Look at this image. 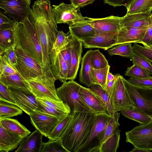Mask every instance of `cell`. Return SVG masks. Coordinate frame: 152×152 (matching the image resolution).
<instances>
[{"label":"cell","instance_id":"6da1fadb","mask_svg":"<svg viewBox=\"0 0 152 152\" xmlns=\"http://www.w3.org/2000/svg\"><path fill=\"white\" fill-rule=\"evenodd\" d=\"M28 18L34 28L41 46L44 74L53 77L50 67V55L58 31L50 1H35L31 8Z\"/></svg>","mask_w":152,"mask_h":152},{"label":"cell","instance_id":"7a4b0ae2","mask_svg":"<svg viewBox=\"0 0 152 152\" xmlns=\"http://www.w3.org/2000/svg\"><path fill=\"white\" fill-rule=\"evenodd\" d=\"M95 116L90 113H74L70 123L60 137L67 152H79L88 137Z\"/></svg>","mask_w":152,"mask_h":152},{"label":"cell","instance_id":"3957f363","mask_svg":"<svg viewBox=\"0 0 152 152\" xmlns=\"http://www.w3.org/2000/svg\"><path fill=\"white\" fill-rule=\"evenodd\" d=\"M15 47L20 48L42 66V55L39 41L28 17L18 23L14 29Z\"/></svg>","mask_w":152,"mask_h":152},{"label":"cell","instance_id":"277c9868","mask_svg":"<svg viewBox=\"0 0 152 152\" xmlns=\"http://www.w3.org/2000/svg\"><path fill=\"white\" fill-rule=\"evenodd\" d=\"M81 86L74 80L65 81L56 89L57 96L61 101L69 107L71 113L85 112L92 113L79 94Z\"/></svg>","mask_w":152,"mask_h":152},{"label":"cell","instance_id":"5b68a950","mask_svg":"<svg viewBox=\"0 0 152 152\" xmlns=\"http://www.w3.org/2000/svg\"><path fill=\"white\" fill-rule=\"evenodd\" d=\"M111 117L107 112L95 115L88 137L79 152H100L105 129Z\"/></svg>","mask_w":152,"mask_h":152},{"label":"cell","instance_id":"8992f818","mask_svg":"<svg viewBox=\"0 0 152 152\" xmlns=\"http://www.w3.org/2000/svg\"><path fill=\"white\" fill-rule=\"evenodd\" d=\"M124 80L134 109L152 118V88L134 86L124 78Z\"/></svg>","mask_w":152,"mask_h":152},{"label":"cell","instance_id":"52a82bcc","mask_svg":"<svg viewBox=\"0 0 152 152\" xmlns=\"http://www.w3.org/2000/svg\"><path fill=\"white\" fill-rule=\"evenodd\" d=\"M54 77H50L44 74L36 78L25 80L27 88L37 98H46L57 101L58 97Z\"/></svg>","mask_w":152,"mask_h":152},{"label":"cell","instance_id":"ba28073f","mask_svg":"<svg viewBox=\"0 0 152 152\" xmlns=\"http://www.w3.org/2000/svg\"><path fill=\"white\" fill-rule=\"evenodd\" d=\"M16 69L25 80L44 74L42 66L20 48H15Z\"/></svg>","mask_w":152,"mask_h":152},{"label":"cell","instance_id":"9c48e42d","mask_svg":"<svg viewBox=\"0 0 152 152\" xmlns=\"http://www.w3.org/2000/svg\"><path fill=\"white\" fill-rule=\"evenodd\" d=\"M125 134L126 142L131 143L135 148L152 151V121L135 126L126 132Z\"/></svg>","mask_w":152,"mask_h":152},{"label":"cell","instance_id":"30bf717a","mask_svg":"<svg viewBox=\"0 0 152 152\" xmlns=\"http://www.w3.org/2000/svg\"><path fill=\"white\" fill-rule=\"evenodd\" d=\"M115 79L110 102L114 113L129 109H134L125 87L124 77L119 73L115 75Z\"/></svg>","mask_w":152,"mask_h":152},{"label":"cell","instance_id":"8fae6325","mask_svg":"<svg viewBox=\"0 0 152 152\" xmlns=\"http://www.w3.org/2000/svg\"><path fill=\"white\" fill-rule=\"evenodd\" d=\"M53 10L57 24H67L69 26L86 21L80 9L72 4L62 2L58 5H53Z\"/></svg>","mask_w":152,"mask_h":152},{"label":"cell","instance_id":"7c38bea8","mask_svg":"<svg viewBox=\"0 0 152 152\" xmlns=\"http://www.w3.org/2000/svg\"><path fill=\"white\" fill-rule=\"evenodd\" d=\"M8 90L15 100L16 106L28 115L38 108V102L34 94L28 88L7 86Z\"/></svg>","mask_w":152,"mask_h":152},{"label":"cell","instance_id":"4fadbf2b","mask_svg":"<svg viewBox=\"0 0 152 152\" xmlns=\"http://www.w3.org/2000/svg\"><path fill=\"white\" fill-rule=\"evenodd\" d=\"M31 0H0V7L17 23L28 18Z\"/></svg>","mask_w":152,"mask_h":152},{"label":"cell","instance_id":"5bb4252c","mask_svg":"<svg viewBox=\"0 0 152 152\" xmlns=\"http://www.w3.org/2000/svg\"><path fill=\"white\" fill-rule=\"evenodd\" d=\"M85 17L94 27L96 33L116 36L122 26V17L111 15L102 18Z\"/></svg>","mask_w":152,"mask_h":152},{"label":"cell","instance_id":"9a60e30c","mask_svg":"<svg viewBox=\"0 0 152 152\" xmlns=\"http://www.w3.org/2000/svg\"><path fill=\"white\" fill-rule=\"evenodd\" d=\"M29 116L33 126L46 137L50 134L57 124L65 117H57L37 111L34 112Z\"/></svg>","mask_w":152,"mask_h":152},{"label":"cell","instance_id":"2e32d148","mask_svg":"<svg viewBox=\"0 0 152 152\" xmlns=\"http://www.w3.org/2000/svg\"><path fill=\"white\" fill-rule=\"evenodd\" d=\"M79 94L92 113L96 115L107 112L106 107L100 98L91 88L81 86Z\"/></svg>","mask_w":152,"mask_h":152},{"label":"cell","instance_id":"e0dca14e","mask_svg":"<svg viewBox=\"0 0 152 152\" xmlns=\"http://www.w3.org/2000/svg\"><path fill=\"white\" fill-rule=\"evenodd\" d=\"M50 62L52 74L56 80H58L62 83L67 81L69 68L60 52L52 48L50 53Z\"/></svg>","mask_w":152,"mask_h":152},{"label":"cell","instance_id":"ac0fdd59","mask_svg":"<svg viewBox=\"0 0 152 152\" xmlns=\"http://www.w3.org/2000/svg\"><path fill=\"white\" fill-rule=\"evenodd\" d=\"M148 27L134 28L122 26L116 36L115 45L126 43H139L145 34Z\"/></svg>","mask_w":152,"mask_h":152},{"label":"cell","instance_id":"d6986e66","mask_svg":"<svg viewBox=\"0 0 152 152\" xmlns=\"http://www.w3.org/2000/svg\"><path fill=\"white\" fill-rule=\"evenodd\" d=\"M71 58L67 80H74L77 77L81 58L83 44L82 41L72 36L71 40Z\"/></svg>","mask_w":152,"mask_h":152},{"label":"cell","instance_id":"ffe728a7","mask_svg":"<svg viewBox=\"0 0 152 152\" xmlns=\"http://www.w3.org/2000/svg\"><path fill=\"white\" fill-rule=\"evenodd\" d=\"M116 36L97 33L94 37L82 41L83 45L86 48H99L107 50L115 46Z\"/></svg>","mask_w":152,"mask_h":152},{"label":"cell","instance_id":"44dd1931","mask_svg":"<svg viewBox=\"0 0 152 152\" xmlns=\"http://www.w3.org/2000/svg\"><path fill=\"white\" fill-rule=\"evenodd\" d=\"M43 135L36 130L23 138L15 152H40Z\"/></svg>","mask_w":152,"mask_h":152},{"label":"cell","instance_id":"7402d4cb","mask_svg":"<svg viewBox=\"0 0 152 152\" xmlns=\"http://www.w3.org/2000/svg\"><path fill=\"white\" fill-rule=\"evenodd\" d=\"M23 138L20 136L10 131L0 125L1 152H8L16 149Z\"/></svg>","mask_w":152,"mask_h":152},{"label":"cell","instance_id":"603a6c76","mask_svg":"<svg viewBox=\"0 0 152 152\" xmlns=\"http://www.w3.org/2000/svg\"><path fill=\"white\" fill-rule=\"evenodd\" d=\"M69 28L71 36L82 42L86 39L94 37L96 33L93 26L86 20L69 26Z\"/></svg>","mask_w":152,"mask_h":152},{"label":"cell","instance_id":"cb8c5ba5","mask_svg":"<svg viewBox=\"0 0 152 152\" xmlns=\"http://www.w3.org/2000/svg\"><path fill=\"white\" fill-rule=\"evenodd\" d=\"M151 13H126L122 17V26L134 28L148 27L150 23Z\"/></svg>","mask_w":152,"mask_h":152},{"label":"cell","instance_id":"d4e9b609","mask_svg":"<svg viewBox=\"0 0 152 152\" xmlns=\"http://www.w3.org/2000/svg\"><path fill=\"white\" fill-rule=\"evenodd\" d=\"M93 50L87 51L81 59V66L79 74L80 82L88 87L94 84L91 76V58Z\"/></svg>","mask_w":152,"mask_h":152},{"label":"cell","instance_id":"484cf974","mask_svg":"<svg viewBox=\"0 0 152 152\" xmlns=\"http://www.w3.org/2000/svg\"><path fill=\"white\" fill-rule=\"evenodd\" d=\"M0 125L4 128L23 138L31 133L29 130L16 119L8 118L0 119Z\"/></svg>","mask_w":152,"mask_h":152},{"label":"cell","instance_id":"4316f807","mask_svg":"<svg viewBox=\"0 0 152 152\" xmlns=\"http://www.w3.org/2000/svg\"><path fill=\"white\" fill-rule=\"evenodd\" d=\"M126 8L128 14L151 13L152 0H134Z\"/></svg>","mask_w":152,"mask_h":152},{"label":"cell","instance_id":"83f0119b","mask_svg":"<svg viewBox=\"0 0 152 152\" xmlns=\"http://www.w3.org/2000/svg\"><path fill=\"white\" fill-rule=\"evenodd\" d=\"M110 67L109 65L104 68L99 69L91 67V78L93 84L99 85L105 91L107 82V76Z\"/></svg>","mask_w":152,"mask_h":152},{"label":"cell","instance_id":"f1b7e54d","mask_svg":"<svg viewBox=\"0 0 152 152\" xmlns=\"http://www.w3.org/2000/svg\"><path fill=\"white\" fill-rule=\"evenodd\" d=\"M14 29L0 30V55L6 49L15 46Z\"/></svg>","mask_w":152,"mask_h":152},{"label":"cell","instance_id":"f546056e","mask_svg":"<svg viewBox=\"0 0 152 152\" xmlns=\"http://www.w3.org/2000/svg\"><path fill=\"white\" fill-rule=\"evenodd\" d=\"M0 81L7 86L28 88L25 80L18 72L7 75H0Z\"/></svg>","mask_w":152,"mask_h":152},{"label":"cell","instance_id":"4dcf8cb0","mask_svg":"<svg viewBox=\"0 0 152 152\" xmlns=\"http://www.w3.org/2000/svg\"><path fill=\"white\" fill-rule=\"evenodd\" d=\"M74 114L71 113L61 119L56 125L48 138L50 140H55L60 138L70 123Z\"/></svg>","mask_w":152,"mask_h":152},{"label":"cell","instance_id":"1f68e13d","mask_svg":"<svg viewBox=\"0 0 152 152\" xmlns=\"http://www.w3.org/2000/svg\"><path fill=\"white\" fill-rule=\"evenodd\" d=\"M121 130L118 127L113 134L102 144L100 152H116L119 147Z\"/></svg>","mask_w":152,"mask_h":152},{"label":"cell","instance_id":"d6a6232c","mask_svg":"<svg viewBox=\"0 0 152 152\" xmlns=\"http://www.w3.org/2000/svg\"><path fill=\"white\" fill-rule=\"evenodd\" d=\"M107 52L110 56L119 55L131 59L134 52L132 43H126L115 45L111 49H108Z\"/></svg>","mask_w":152,"mask_h":152},{"label":"cell","instance_id":"836d02e7","mask_svg":"<svg viewBox=\"0 0 152 152\" xmlns=\"http://www.w3.org/2000/svg\"><path fill=\"white\" fill-rule=\"evenodd\" d=\"M23 111L14 104L0 101V119L22 115Z\"/></svg>","mask_w":152,"mask_h":152},{"label":"cell","instance_id":"e575fe53","mask_svg":"<svg viewBox=\"0 0 152 152\" xmlns=\"http://www.w3.org/2000/svg\"><path fill=\"white\" fill-rule=\"evenodd\" d=\"M120 112L125 117L141 124H145L152 121V118L150 116L133 109L122 110Z\"/></svg>","mask_w":152,"mask_h":152},{"label":"cell","instance_id":"d590c367","mask_svg":"<svg viewBox=\"0 0 152 152\" xmlns=\"http://www.w3.org/2000/svg\"><path fill=\"white\" fill-rule=\"evenodd\" d=\"M95 92L100 98L106 106L108 113L112 117L114 115L110 98L102 88L99 85L94 84L90 87Z\"/></svg>","mask_w":152,"mask_h":152},{"label":"cell","instance_id":"8d00e7d4","mask_svg":"<svg viewBox=\"0 0 152 152\" xmlns=\"http://www.w3.org/2000/svg\"><path fill=\"white\" fill-rule=\"evenodd\" d=\"M67 152L64 148L61 138L55 140L49 139L46 142H42L40 152Z\"/></svg>","mask_w":152,"mask_h":152},{"label":"cell","instance_id":"74e56055","mask_svg":"<svg viewBox=\"0 0 152 152\" xmlns=\"http://www.w3.org/2000/svg\"><path fill=\"white\" fill-rule=\"evenodd\" d=\"M151 73L140 66L138 64H133L127 68L125 75L132 78H144L150 77Z\"/></svg>","mask_w":152,"mask_h":152},{"label":"cell","instance_id":"f35d334b","mask_svg":"<svg viewBox=\"0 0 152 152\" xmlns=\"http://www.w3.org/2000/svg\"><path fill=\"white\" fill-rule=\"evenodd\" d=\"M72 37L69 31L65 33L62 31H58L57 38L52 48L57 52H60L70 42Z\"/></svg>","mask_w":152,"mask_h":152},{"label":"cell","instance_id":"ab89813d","mask_svg":"<svg viewBox=\"0 0 152 152\" xmlns=\"http://www.w3.org/2000/svg\"><path fill=\"white\" fill-rule=\"evenodd\" d=\"M91 63V67L96 69L104 68L109 65L106 59L99 50H93Z\"/></svg>","mask_w":152,"mask_h":152},{"label":"cell","instance_id":"60d3db41","mask_svg":"<svg viewBox=\"0 0 152 152\" xmlns=\"http://www.w3.org/2000/svg\"><path fill=\"white\" fill-rule=\"evenodd\" d=\"M120 115V113L118 112L115 113L113 116L112 117L109 121L105 129L104 136L101 146L104 142L113 134L116 128L120 126L118 121Z\"/></svg>","mask_w":152,"mask_h":152},{"label":"cell","instance_id":"b9f144b4","mask_svg":"<svg viewBox=\"0 0 152 152\" xmlns=\"http://www.w3.org/2000/svg\"><path fill=\"white\" fill-rule=\"evenodd\" d=\"M36 98L40 102L50 107L61 110L69 114L71 113L69 107L62 101H57L46 98Z\"/></svg>","mask_w":152,"mask_h":152},{"label":"cell","instance_id":"7bdbcfd3","mask_svg":"<svg viewBox=\"0 0 152 152\" xmlns=\"http://www.w3.org/2000/svg\"><path fill=\"white\" fill-rule=\"evenodd\" d=\"M17 72L15 67L6 56L0 55V75H7Z\"/></svg>","mask_w":152,"mask_h":152},{"label":"cell","instance_id":"ee69618b","mask_svg":"<svg viewBox=\"0 0 152 152\" xmlns=\"http://www.w3.org/2000/svg\"><path fill=\"white\" fill-rule=\"evenodd\" d=\"M37 101L38 106L37 111L60 118H64L69 114L65 112L52 108Z\"/></svg>","mask_w":152,"mask_h":152},{"label":"cell","instance_id":"f6af8a7d","mask_svg":"<svg viewBox=\"0 0 152 152\" xmlns=\"http://www.w3.org/2000/svg\"><path fill=\"white\" fill-rule=\"evenodd\" d=\"M131 60L133 64H138L152 74V64L151 62L134 53Z\"/></svg>","mask_w":152,"mask_h":152},{"label":"cell","instance_id":"bcb514c9","mask_svg":"<svg viewBox=\"0 0 152 152\" xmlns=\"http://www.w3.org/2000/svg\"><path fill=\"white\" fill-rule=\"evenodd\" d=\"M134 53L152 62V49L141 46L134 43L132 46Z\"/></svg>","mask_w":152,"mask_h":152},{"label":"cell","instance_id":"7dc6e473","mask_svg":"<svg viewBox=\"0 0 152 152\" xmlns=\"http://www.w3.org/2000/svg\"><path fill=\"white\" fill-rule=\"evenodd\" d=\"M132 85L140 87L152 88V77L144 78H130L126 80Z\"/></svg>","mask_w":152,"mask_h":152},{"label":"cell","instance_id":"c3c4849f","mask_svg":"<svg viewBox=\"0 0 152 152\" xmlns=\"http://www.w3.org/2000/svg\"><path fill=\"white\" fill-rule=\"evenodd\" d=\"M17 23L0 12V30L14 29Z\"/></svg>","mask_w":152,"mask_h":152},{"label":"cell","instance_id":"681fc988","mask_svg":"<svg viewBox=\"0 0 152 152\" xmlns=\"http://www.w3.org/2000/svg\"><path fill=\"white\" fill-rule=\"evenodd\" d=\"M0 101L9 103L16 106L15 100L11 95L7 86L0 81Z\"/></svg>","mask_w":152,"mask_h":152},{"label":"cell","instance_id":"f907efd6","mask_svg":"<svg viewBox=\"0 0 152 152\" xmlns=\"http://www.w3.org/2000/svg\"><path fill=\"white\" fill-rule=\"evenodd\" d=\"M139 43L142 44L144 47L147 48L152 46V28L150 22L145 34Z\"/></svg>","mask_w":152,"mask_h":152},{"label":"cell","instance_id":"816d5d0a","mask_svg":"<svg viewBox=\"0 0 152 152\" xmlns=\"http://www.w3.org/2000/svg\"><path fill=\"white\" fill-rule=\"evenodd\" d=\"M71 41L60 52L64 61L67 64L69 70L70 68L71 58Z\"/></svg>","mask_w":152,"mask_h":152},{"label":"cell","instance_id":"f5cc1de1","mask_svg":"<svg viewBox=\"0 0 152 152\" xmlns=\"http://www.w3.org/2000/svg\"><path fill=\"white\" fill-rule=\"evenodd\" d=\"M15 46H14L8 48L5 50L2 55L6 56L15 67L17 61L15 52Z\"/></svg>","mask_w":152,"mask_h":152},{"label":"cell","instance_id":"db71d44e","mask_svg":"<svg viewBox=\"0 0 152 152\" xmlns=\"http://www.w3.org/2000/svg\"><path fill=\"white\" fill-rule=\"evenodd\" d=\"M105 4L114 7L124 6L126 8L134 0H103Z\"/></svg>","mask_w":152,"mask_h":152},{"label":"cell","instance_id":"11a10c76","mask_svg":"<svg viewBox=\"0 0 152 152\" xmlns=\"http://www.w3.org/2000/svg\"><path fill=\"white\" fill-rule=\"evenodd\" d=\"M95 0H70L72 4L75 7L80 8L92 4Z\"/></svg>","mask_w":152,"mask_h":152},{"label":"cell","instance_id":"9f6ffc18","mask_svg":"<svg viewBox=\"0 0 152 152\" xmlns=\"http://www.w3.org/2000/svg\"><path fill=\"white\" fill-rule=\"evenodd\" d=\"M115 81V79L113 80L108 81L107 82L105 92L106 94L108 96L109 98L110 97L112 94Z\"/></svg>","mask_w":152,"mask_h":152},{"label":"cell","instance_id":"6f0895ef","mask_svg":"<svg viewBox=\"0 0 152 152\" xmlns=\"http://www.w3.org/2000/svg\"><path fill=\"white\" fill-rule=\"evenodd\" d=\"M151 151L146 150L140 149L137 148H133L132 151H130V152H150Z\"/></svg>","mask_w":152,"mask_h":152},{"label":"cell","instance_id":"680465c9","mask_svg":"<svg viewBox=\"0 0 152 152\" xmlns=\"http://www.w3.org/2000/svg\"><path fill=\"white\" fill-rule=\"evenodd\" d=\"M115 78V76L109 72L107 76V81L113 80Z\"/></svg>","mask_w":152,"mask_h":152},{"label":"cell","instance_id":"91938a15","mask_svg":"<svg viewBox=\"0 0 152 152\" xmlns=\"http://www.w3.org/2000/svg\"><path fill=\"white\" fill-rule=\"evenodd\" d=\"M150 22L152 28V13H151L150 16Z\"/></svg>","mask_w":152,"mask_h":152},{"label":"cell","instance_id":"94428289","mask_svg":"<svg viewBox=\"0 0 152 152\" xmlns=\"http://www.w3.org/2000/svg\"><path fill=\"white\" fill-rule=\"evenodd\" d=\"M148 48L152 49V46H150Z\"/></svg>","mask_w":152,"mask_h":152}]
</instances>
